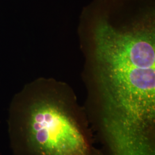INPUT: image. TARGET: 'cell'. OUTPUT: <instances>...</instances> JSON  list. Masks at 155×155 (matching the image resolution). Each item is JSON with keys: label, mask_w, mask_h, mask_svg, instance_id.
Masks as SVG:
<instances>
[{"label": "cell", "mask_w": 155, "mask_h": 155, "mask_svg": "<svg viewBox=\"0 0 155 155\" xmlns=\"http://www.w3.org/2000/svg\"><path fill=\"white\" fill-rule=\"evenodd\" d=\"M8 132L13 155H101L86 112L51 81L28 84L14 97Z\"/></svg>", "instance_id": "cell-2"}, {"label": "cell", "mask_w": 155, "mask_h": 155, "mask_svg": "<svg viewBox=\"0 0 155 155\" xmlns=\"http://www.w3.org/2000/svg\"><path fill=\"white\" fill-rule=\"evenodd\" d=\"M155 37L152 26L121 31L104 20L98 24L94 103L111 121L135 125L155 120Z\"/></svg>", "instance_id": "cell-1"}]
</instances>
